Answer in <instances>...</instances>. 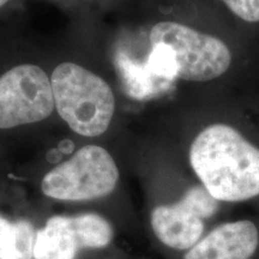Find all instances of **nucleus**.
Returning a JSON list of instances; mask_svg holds the SVG:
<instances>
[{
  "label": "nucleus",
  "mask_w": 259,
  "mask_h": 259,
  "mask_svg": "<svg viewBox=\"0 0 259 259\" xmlns=\"http://www.w3.org/2000/svg\"><path fill=\"white\" fill-rule=\"evenodd\" d=\"M186 162L212 198L259 213V92L239 97L231 118L198 131Z\"/></svg>",
  "instance_id": "f257e3e1"
},
{
  "label": "nucleus",
  "mask_w": 259,
  "mask_h": 259,
  "mask_svg": "<svg viewBox=\"0 0 259 259\" xmlns=\"http://www.w3.org/2000/svg\"><path fill=\"white\" fill-rule=\"evenodd\" d=\"M147 240L161 259H176L196 245L232 206L210 196L192 171L162 169L153 179Z\"/></svg>",
  "instance_id": "f03ea898"
},
{
  "label": "nucleus",
  "mask_w": 259,
  "mask_h": 259,
  "mask_svg": "<svg viewBox=\"0 0 259 259\" xmlns=\"http://www.w3.org/2000/svg\"><path fill=\"white\" fill-rule=\"evenodd\" d=\"M119 233L94 210L52 213L38 231L34 259H149L131 250Z\"/></svg>",
  "instance_id": "7ed1b4c3"
},
{
  "label": "nucleus",
  "mask_w": 259,
  "mask_h": 259,
  "mask_svg": "<svg viewBox=\"0 0 259 259\" xmlns=\"http://www.w3.org/2000/svg\"><path fill=\"white\" fill-rule=\"evenodd\" d=\"M120 179V169L108 150L85 145L44 174L40 192L54 202L97 203L114 196Z\"/></svg>",
  "instance_id": "20e7f679"
},
{
  "label": "nucleus",
  "mask_w": 259,
  "mask_h": 259,
  "mask_svg": "<svg viewBox=\"0 0 259 259\" xmlns=\"http://www.w3.org/2000/svg\"><path fill=\"white\" fill-rule=\"evenodd\" d=\"M54 103L72 131L97 137L111 124L115 100L105 79L73 63L58 65L52 73Z\"/></svg>",
  "instance_id": "39448f33"
},
{
  "label": "nucleus",
  "mask_w": 259,
  "mask_h": 259,
  "mask_svg": "<svg viewBox=\"0 0 259 259\" xmlns=\"http://www.w3.org/2000/svg\"><path fill=\"white\" fill-rule=\"evenodd\" d=\"M54 106L51 80L36 65H18L0 77V128L44 120Z\"/></svg>",
  "instance_id": "423d86ee"
},
{
  "label": "nucleus",
  "mask_w": 259,
  "mask_h": 259,
  "mask_svg": "<svg viewBox=\"0 0 259 259\" xmlns=\"http://www.w3.org/2000/svg\"><path fill=\"white\" fill-rule=\"evenodd\" d=\"M176 259H259V213L223 220Z\"/></svg>",
  "instance_id": "0eeeda50"
},
{
  "label": "nucleus",
  "mask_w": 259,
  "mask_h": 259,
  "mask_svg": "<svg viewBox=\"0 0 259 259\" xmlns=\"http://www.w3.org/2000/svg\"><path fill=\"white\" fill-rule=\"evenodd\" d=\"M47 216L0 210V259H34L38 231Z\"/></svg>",
  "instance_id": "6e6552de"
},
{
  "label": "nucleus",
  "mask_w": 259,
  "mask_h": 259,
  "mask_svg": "<svg viewBox=\"0 0 259 259\" xmlns=\"http://www.w3.org/2000/svg\"><path fill=\"white\" fill-rule=\"evenodd\" d=\"M247 37L259 44V0H212Z\"/></svg>",
  "instance_id": "1a4fd4ad"
},
{
  "label": "nucleus",
  "mask_w": 259,
  "mask_h": 259,
  "mask_svg": "<svg viewBox=\"0 0 259 259\" xmlns=\"http://www.w3.org/2000/svg\"><path fill=\"white\" fill-rule=\"evenodd\" d=\"M14 0H0V10H3L4 8H6L10 3H12Z\"/></svg>",
  "instance_id": "9d476101"
}]
</instances>
